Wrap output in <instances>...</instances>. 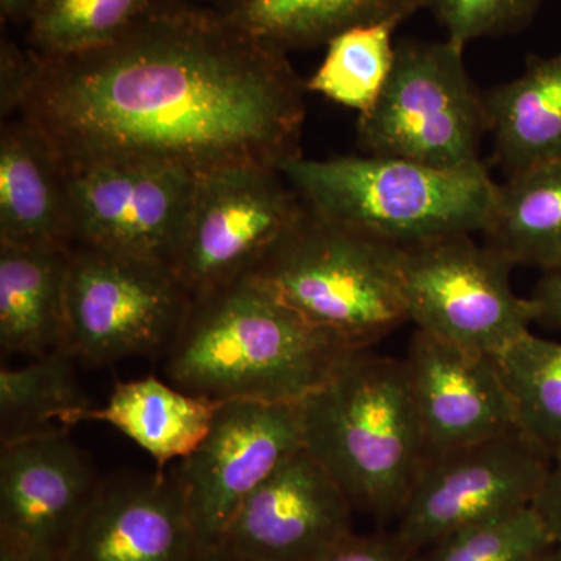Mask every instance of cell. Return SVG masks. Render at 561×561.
Masks as SVG:
<instances>
[{
  "instance_id": "cell-23",
  "label": "cell",
  "mask_w": 561,
  "mask_h": 561,
  "mask_svg": "<svg viewBox=\"0 0 561 561\" xmlns=\"http://www.w3.org/2000/svg\"><path fill=\"white\" fill-rule=\"evenodd\" d=\"M76 357L60 348L32 357L22 367L0 370L2 443L69 431L92 408L77 379Z\"/></svg>"
},
{
  "instance_id": "cell-19",
  "label": "cell",
  "mask_w": 561,
  "mask_h": 561,
  "mask_svg": "<svg viewBox=\"0 0 561 561\" xmlns=\"http://www.w3.org/2000/svg\"><path fill=\"white\" fill-rule=\"evenodd\" d=\"M493 158L505 175L561 161V50L531 55L515 80L483 92Z\"/></svg>"
},
{
  "instance_id": "cell-25",
  "label": "cell",
  "mask_w": 561,
  "mask_h": 561,
  "mask_svg": "<svg viewBox=\"0 0 561 561\" xmlns=\"http://www.w3.org/2000/svg\"><path fill=\"white\" fill-rule=\"evenodd\" d=\"M161 0H33L28 43L39 58L105 46L161 5Z\"/></svg>"
},
{
  "instance_id": "cell-34",
  "label": "cell",
  "mask_w": 561,
  "mask_h": 561,
  "mask_svg": "<svg viewBox=\"0 0 561 561\" xmlns=\"http://www.w3.org/2000/svg\"><path fill=\"white\" fill-rule=\"evenodd\" d=\"M33 0H0L2 20L25 24L31 13Z\"/></svg>"
},
{
  "instance_id": "cell-32",
  "label": "cell",
  "mask_w": 561,
  "mask_h": 561,
  "mask_svg": "<svg viewBox=\"0 0 561 561\" xmlns=\"http://www.w3.org/2000/svg\"><path fill=\"white\" fill-rule=\"evenodd\" d=\"M537 323L561 331V268L545 272L531 291Z\"/></svg>"
},
{
  "instance_id": "cell-5",
  "label": "cell",
  "mask_w": 561,
  "mask_h": 561,
  "mask_svg": "<svg viewBox=\"0 0 561 561\" xmlns=\"http://www.w3.org/2000/svg\"><path fill=\"white\" fill-rule=\"evenodd\" d=\"M402 249L306 208L249 273L313 327L367 350L409 323Z\"/></svg>"
},
{
  "instance_id": "cell-16",
  "label": "cell",
  "mask_w": 561,
  "mask_h": 561,
  "mask_svg": "<svg viewBox=\"0 0 561 561\" xmlns=\"http://www.w3.org/2000/svg\"><path fill=\"white\" fill-rule=\"evenodd\" d=\"M197 535L175 471L102 479L61 561H195Z\"/></svg>"
},
{
  "instance_id": "cell-27",
  "label": "cell",
  "mask_w": 561,
  "mask_h": 561,
  "mask_svg": "<svg viewBox=\"0 0 561 561\" xmlns=\"http://www.w3.org/2000/svg\"><path fill=\"white\" fill-rule=\"evenodd\" d=\"M556 541L534 507L468 527L435 542L416 561H538Z\"/></svg>"
},
{
  "instance_id": "cell-26",
  "label": "cell",
  "mask_w": 561,
  "mask_h": 561,
  "mask_svg": "<svg viewBox=\"0 0 561 561\" xmlns=\"http://www.w3.org/2000/svg\"><path fill=\"white\" fill-rule=\"evenodd\" d=\"M519 431L551 456L561 451V343L524 335L496 357Z\"/></svg>"
},
{
  "instance_id": "cell-21",
  "label": "cell",
  "mask_w": 561,
  "mask_h": 561,
  "mask_svg": "<svg viewBox=\"0 0 561 561\" xmlns=\"http://www.w3.org/2000/svg\"><path fill=\"white\" fill-rule=\"evenodd\" d=\"M486 245L513 265L561 268V161L537 165L497 184Z\"/></svg>"
},
{
  "instance_id": "cell-29",
  "label": "cell",
  "mask_w": 561,
  "mask_h": 561,
  "mask_svg": "<svg viewBox=\"0 0 561 561\" xmlns=\"http://www.w3.org/2000/svg\"><path fill=\"white\" fill-rule=\"evenodd\" d=\"M416 556L394 534H353L312 561H416Z\"/></svg>"
},
{
  "instance_id": "cell-37",
  "label": "cell",
  "mask_w": 561,
  "mask_h": 561,
  "mask_svg": "<svg viewBox=\"0 0 561 561\" xmlns=\"http://www.w3.org/2000/svg\"><path fill=\"white\" fill-rule=\"evenodd\" d=\"M225 2H227V0H225Z\"/></svg>"
},
{
  "instance_id": "cell-10",
  "label": "cell",
  "mask_w": 561,
  "mask_h": 561,
  "mask_svg": "<svg viewBox=\"0 0 561 561\" xmlns=\"http://www.w3.org/2000/svg\"><path fill=\"white\" fill-rule=\"evenodd\" d=\"M551 461L522 431L426 456L394 537L420 553L456 531L531 507Z\"/></svg>"
},
{
  "instance_id": "cell-2",
  "label": "cell",
  "mask_w": 561,
  "mask_h": 561,
  "mask_svg": "<svg viewBox=\"0 0 561 561\" xmlns=\"http://www.w3.org/2000/svg\"><path fill=\"white\" fill-rule=\"evenodd\" d=\"M356 351L243 275L192 297L162 373L210 401L298 402Z\"/></svg>"
},
{
  "instance_id": "cell-6",
  "label": "cell",
  "mask_w": 561,
  "mask_h": 561,
  "mask_svg": "<svg viewBox=\"0 0 561 561\" xmlns=\"http://www.w3.org/2000/svg\"><path fill=\"white\" fill-rule=\"evenodd\" d=\"M463 49L449 39L397 43L381 98L357 121L362 149L445 171L485 165V102L465 66Z\"/></svg>"
},
{
  "instance_id": "cell-36",
  "label": "cell",
  "mask_w": 561,
  "mask_h": 561,
  "mask_svg": "<svg viewBox=\"0 0 561 561\" xmlns=\"http://www.w3.org/2000/svg\"><path fill=\"white\" fill-rule=\"evenodd\" d=\"M538 561H561V545H553Z\"/></svg>"
},
{
  "instance_id": "cell-7",
  "label": "cell",
  "mask_w": 561,
  "mask_h": 561,
  "mask_svg": "<svg viewBox=\"0 0 561 561\" xmlns=\"http://www.w3.org/2000/svg\"><path fill=\"white\" fill-rule=\"evenodd\" d=\"M191 301L169 265L73 243L62 348L91 365L165 353Z\"/></svg>"
},
{
  "instance_id": "cell-28",
  "label": "cell",
  "mask_w": 561,
  "mask_h": 561,
  "mask_svg": "<svg viewBox=\"0 0 561 561\" xmlns=\"http://www.w3.org/2000/svg\"><path fill=\"white\" fill-rule=\"evenodd\" d=\"M542 0H423L449 41L465 47L471 41L522 31Z\"/></svg>"
},
{
  "instance_id": "cell-11",
  "label": "cell",
  "mask_w": 561,
  "mask_h": 561,
  "mask_svg": "<svg viewBox=\"0 0 561 561\" xmlns=\"http://www.w3.org/2000/svg\"><path fill=\"white\" fill-rule=\"evenodd\" d=\"M65 168L73 243L172 267L198 175L142 158Z\"/></svg>"
},
{
  "instance_id": "cell-33",
  "label": "cell",
  "mask_w": 561,
  "mask_h": 561,
  "mask_svg": "<svg viewBox=\"0 0 561 561\" xmlns=\"http://www.w3.org/2000/svg\"><path fill=\"white\" fill-rule=\"evenodd\" d=\"M0 561H61L58 553L36 548L0 545Z\"/></svg>"
},
{
  "instance_id": "cell-3",
  "label": "cell",
  "mask_w": 561,
  "mask_h": 561,
  "mask_svg": "<svg viewBox=\"0 0 561 561\" xmlns=\"http://www.w3.org/2000/svg\"><path fill=\"white\" fill-rule=\"evenodd\" d=\"M298 408L305 448L354 508L398 518L427 456L402 360L356 351Z\"/></svg>"
},
{
  "instance_id": "cell-14",
  "label": "cell",
  "mask_w": 561,
  "mask_h": 561,
  "mask_svg": "<svg viewBox=\"0 0 561 561\" xmlns=\"http://www.w3.org/2000/svg\"><path fill=\"white\" fill-rule=\"evenodd\" d=\"M401 360L427 456L519 431L496 357L415 330Z\"/></svg>"
},
{
  "instance_id": "cell-13",
  "label": "cell",
  "mask_w": 561,
  "mask_h": 561,
  "mask_svg": "<svg viewBox=\"0 0 561 561\" xmlns=\"http://www.w3.org/2000/svg\"><path fill=\"white\" fill-rule=\"evenodd\" d=\"M353 511L302 446L243 502L220 545L242 561H312L354 534Z\"/></svg>"
},
{
  "instance_id": "cell-4",
  "label": "cell",
  "mask_w": 561,
  "mask_h": 561,
  "mask_svg": "<svg viewBox=\"0 0 561 561\" xmlns=\"http://www.w3.org/2000/svg\"><path fill=\"white\" fill-rule=\"evenodd\" d=\"M279 171L306 208L400 249L482 234L497 192L485 165L445 171L381 154H300Z\"/></svg>"
},
{
  "instance_id": "cell-20",
  "label": "cell",
  "mask_w": 561,
  "mask_h": 561,
  "mask_svg": "<svg viewBox=\"0 0 561 561\" xmlns=\"http://www.w3.org/2000/svg\"><path fill=\"white\" fill-rule=\"evenodd\" d=\"M221 402L186 393L168 381L147 376L117 382L106 404L81 413L83 421H102L135 442L157 461L158 471L191 456L213 426Z\"/></svg>"
},
{
  "instance_id": "cell-18",
  "label": "cell",
  "mask_w": 561,
  "mask_h": 561,
  "mask_svg": "<svg viewBox=\"0 0 561 561\" xmlns=\"http://www.w3.org/2000/svg\"><path fill=\"white\" fill-rule=\"evenodd\" d=\"M72 247L0 245V348L39 357L65 345Z\"/></svg>"
},
{
  "instance_id": "cell-22",
  "label": "cell",
  "mask_w": 561,
  "mask_h": 561,
  "mask_svg": "<svg viewBox=\"0 0 561 561\" xmlns=\"http://www.w3.org/2000/svg\"><path fill=\"white\" fill-rule=\"evenodd\" d=\"M221 13L254 38L287 51L327 44L339 33L411 16L423 0H227Z\"/></svg>"
},
{
  "instance_id": "cell-9",
  "label": "cell",
  "mask_w": 561,
  "mask_h": 561,
  "mask_svg": "<svg viewBox=\"0 0 561 561\" xmlns=\"http://www.w3.org/2000/svg\"><path fill=\"white\" fill-rule=\"evenodd\" d=\"M305 213L278 168L230 165L198 175L172 271L192 297L249 275Z\"/></svg>"
},
{
  "instance_id": "cell-35",
  "label": "cell",
  "mask_w": 561,
  "mask_h": 561,
  "mask_svg": "<svg viewBox=\"0 0 561 561\" xmlns=\"http://www.w3.org/2000/svg\"><path fill=\"white\" fill-rule=\"evenodd\" d=\"M195 561H242L228 551L227 548H224L221 545L217 546H208V548H198L197 557H195Z\"/></svg>"
},
{
  "instance_id": "cell-24",
  "label": "cell",
  "mask_w": 561,
  "mask_h": 561,
  "mask_svg": "<svg viewBox=\"0 0 561 561\" xmlns=\"http://www.w3.org/2000/svg\"><path fill=\"white\" fill-rule=\"evenodd\" d=\"M401 22L357 25L328 41L323 62L306 81V90L357 111L359 116L370 113L393 68V33Z\"/></svg>"
},
{
  "instance_id": "cell-31",
  "label": "cell",
  "mask_w": 561,
  "mask_h": 561,
  "mask_svg": "<svg viewBox=\"0 0 561 561\" xmlns=\"http://www.w3.org/2000/svg\"><path fill=\"white\" fill-rule=\"evenodd\" d=\"M531 507L540 515L556 545H561V451L552 457Z\"/></svg>"
},
{
  "instance_id": "cell-12",
  "label": "cell",
  "mask_w": 561,
  "mask_h": 561,
  "mask_svg": "<svg viewBox=\"0 0 561 561\" xmlns=\"http://www.w3.org/2000/svg\"><path fill=\"white\" fill-rule=\"evenodd\" d=\"M302 446L298 402H221L205 440L173 468L198 545H220L243 502Z\"/></svg>"
},
{
  "instance_id": "cell-1",
  "label": "cell",
  "mask_w": 561,
  "mask_h": 561,
  "mask_svg": "<svg viewBox=\"0 0 561 561\" xmlns=\"http://www.w3.org/2000/svg\"><path fill=\"white\" fill-rule=\"evenodd\" d=\"M306 92L286 51L227 14L161 3L98 49L35 55L18 116L65 165L142 158L203 175L300 157Z\"/></svg>"
},
{
  "instance_id": "cell-30",
  "label": "cell",
  "mask_w": 561,
  "mask_h": 561,
  "mask_svg": "<svg viewBox=\"0 0 561 561\" xmlns=\"http://www.w3.org/2000/svg\"><path fill=\"white\" fill-rule=\"evenodd\" d=\"M35 72V55L21 51L13 44L2 46V81H0V110L3 121L18 116L27 98Z\"/></svg>"
},
{
  "instance_id": "cell-8",
  "label": "cell",
  "mask_w": 561,
  "mask_h": 561,
  "mask_svg": "<svg viewBox=\"0 0 561 561\" xmlns=\"http://www.w3.org/2000/svg\"><path fill=\"white\" fill-rule=\"evenodd\" d=\"M513 267L472 236L402 249L409 323L460 348L500 356L537 323L534 302L513 290Z\"/></svg>"
},
{
  "instance_id": "cell-17",
  "label": "cell",
  "mask_w": 561,
  "mask_h": 561,
  "mask_svg": "<svg viewBox=\"0 0 561 561\" xmlns=\"http://www.w3.org/2000/svg\"><path fill=\"white\" fill-rule=\"evenodd\" d=\"M0 245H73L65 164L22 116L0 131Z\"/></svg>"
},
{
  "instance_id": "cell-15",
  "label": "cell",
  "mask_w": 561,
  "mask_h": 561,
  "mask_svg": "<svg viewBox=\"0 0 561 561\" xmlns=\"http://www.w3.org/2000/svg\"><path fill=\"white\" fill-rule=\"evenodd\" d=\"M101 483L69 431L2 443L0 545L60 556Z\"/></svg>"
}]
</instances>
